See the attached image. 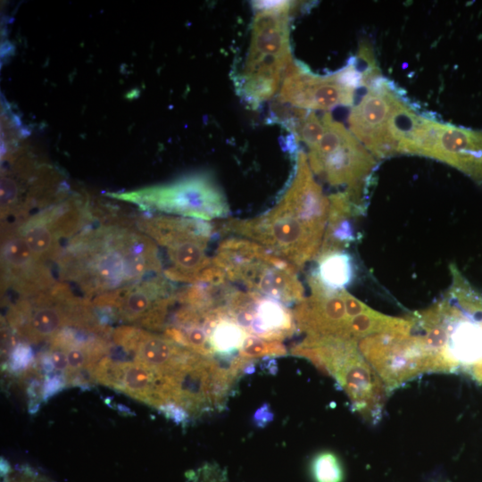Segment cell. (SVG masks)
Here are the masks:
<instances>
[{
	"label": "cell",
	"mask_w": 482,
	"mask_h": 482,
	"mask_svg": "<svg viewBox=\"0 0 482 482\" xmlns=\"http://www.w3.org/2000/svg\"><path fill=\"white\" fill-rule=\"evenodd\" d=\"M358 348L387 392L422 373L433 372L431 355L419 336L411 329L364 337L358 341Z\"/></svg>",
	"instance_id": "obj_13"
},
{
	"label": "cell",
	"mask_w": 482,
	"mask_h": 482,
	"mask_svg": "<svg viewBox=\"0 0 482 482\" xmlns=\"http://www.w3.org/2000/svg\"><path fill=\"white\" fill-rule=\"evenodd\" d=\"M310 295L297 303L293 314L297 329L306 337H331L351 340L343 290L327 288L312 273L308 277Z\"/></svg>",
	"instance_id": "obj_14"
},
{
	"label": "cell",
	"mask_w": 482,
	"mask_h": 482,
	"mask_svg": "<svg viewBox=\"0 0 482 482\" xmlns=\"http://www.w3.org/2000/svg\"><path fill=\"white\" fill-rule=\"evenodd\" d=\"M253 314V320L247 330L250 336L282 342L297 330L293 311L283 303L257 293Z\"/></svg>",
	"instance_id": "obj_20"
},
{
	"label": "cell",
	"mask_w": 482,
	"mask_h": 482,
	"mask_svg": "<svg viewBox=\"0 0 482 482\" xmlns=\"http://www.w3.org/2000/svg\"><path fill=\"white\" fill-rule=\"evenodd\" d=\"M204 468H210V467H204ZM202 469H204V468H202ZM200 470H201V469H200ZM191 476H192V475H190V477H191ZM190 477H189V478H190Z\"/></svg>",
	"instance_id": "obj_28"
},
{
	"label": "cell",
	"mask_w": 482,
	"mask_h": 482,
	"mask_svg": "<svg viewBox=\"0 0 482 482\" xmlns=\"http://www.w3.org/2000/svg\"><path fill=\"white\" fill-rule=\"evenodd\" d=\"M362 86V72L355 56L329 75H316L303 63L294 61L281 83L278 101L307 111H330L352 105Z\"/></svg>",
	"instance_id": "obj_11"
},
{
	"label": "cell",
	"mask_w": 482,
	"mask_h": 482,
	"mask_svg": "<svg viewBox=\"0 0 482 482\" xmlns=\"http://www.w3.org/2000/svg\"><path fill=\"white\" fill-rule=\"evenodd\" d=\"M83 213L75 206L62 204L27 218L15 230L27 243L35 257L47 265L57 262L62 242L79 232Z\"/></svg>",
	"instance_id": "obj_15"
},
{
	"label": "cell",
	"mask_w": 482,
	"mask_h": 482,
	"mask_svg": "<svg viewBox=\"0 0 482 482\" xmlns=\"http://www.w3.org/2000/svg\"><path fill=\"white\" fill-rule=\"evenodd\" d=\"M362 87L349 113V130L376 159L403 154L424 111L381 73L363 75Z\"/></svg>",
	"instance_id": "obj_4"
},
{
	"label": "cell",
	"mask_w": 482,
	"mask_h": 482,
	"mask_svg": "<svg viewBox=\"0 0 482 482\" xmlns=\"http://www.w3.org/2000/svg\"><path fill=\"white\" fill-rule=\"evenodd\" d=\"M403 154L445 162L482 185V130L445 123L434 113L424 112Z\"/></svg>",
	"instance_id": "obj_10"
},
{
	"label": "cell",
	"mask_w": 482,
	"mask_h": 482,
	"mask_svg": "<svg viewBox=\"0 0 482 482\" xmlns=\"http://www.w3.org/2000/svg\"><path fill=\"white\" fill-rule=\"evenodd\" d=\"M471 375L482 384V360L469 367Z\"/></svg>",
	"instance_id": "obj_27"
},
{
	"label": "cell",
	"mask_w": 482,
	"mask_h": 482,
	"mask_svg": "<svg viewBox=\"0 0 482 482\" xmlns=\"http://www.w3.org/2000/svg\"><path fill=\"white\" fill-rule=\"evenodd\" d=\"M57 262L61 279L74 283L88 300L163 273L156 243L116 223L77 233Z\"/></svg>",
	"instance_id": "obj_2"
},
{
	"label": "cell",
	"mask_w": 482,
	"mask_h": 482,
	"mask_svg": "<svg viewBox=\"0 0 482 482\" xmlns=\"http://www.w3.org/2000/svg\"><path fill=\"white\" fill-rule=\"evenodd\" d=\"M164 275L157 274L92 299L96 312L127 325L147 330H163L170 308L177 302L176 291Z\"/></svg>",
	"instance_id": "obj_12"
},
{
	"label": "cell",
	"mask_w": 482,
	"mask_h": 482,
	"mask_svg": "<svg viewBox=\"0 0 482 482\" xmlns=\"http://www.w3.org/2000/svg\"><path fill=\"white\" fill-rule=\"evenodd\" d=\"M324 130L320 141L308 149V162L312 172L334 187L366 202L378 159L330 113L322 118Z\"/></svg>",
	"instance_id": "obj_7"
},
{
	"label": "cell",
	"mask_w": 482,
	"mask_h": 482,
	"mask_svg": "<svg viewBox=\"0 0 482 482\" xmlns=\"http://www.w3.org/2000/svg\"><path fill=\"white\" fill-rule=\"evenodd\" d=\"M238 354L249 361L262 357H278L287 354L281 341H271L248 335Z\"/></svg>",
	"instance_id": "obj_24"
},
{
	"label": "cell",
	"mask_w": 482,
	"mask_h": 482,
	"mask_svg": "<svg viewBox=\"0 0 482 482\" xmlns=\"http://www.w3.org/2000/svg\"><path fill=\"white\" fill-rule=\"evenodd\" d=\"M317 268L312 273L331 290H343L352 282L354 266L352 257L343 251H333L318 256Z\"/></svg>",
	"instance_id": "obj_22"
},
{
	"label": "cell",
	"mask_w": 482,
	"mask_h": 482,
	"mask_svg": "<svg viewBox=\"0 0 482 482\" xmlns=\"http://www.w3.org/2000/svg\"><path fill=\"white\" fill-rule=\"evenodd\" d=\"M2 286L18 297L30 296L52 287L55 281L47 265L37 260L25 240L8 230L2 238Z\"/></svg>",
	"instance_id": "obj_17"
},
{
	"label": "cell",
	"mask_w": 482,
	"mask_h": 482,
	"mask_svg": "<svg viewBox=\"0 0 482 482\" xmlns=\"http://www.w3.org/2000/svg\"><path fill=\"white\" fill-rule=\"evenodd\" d=\"M291 182L278 204L251 219L214 221L216 234L258 243L297 270L317 259L327 228L329 197L315 180L307 154L295 153Z\"/></svg>",
	"instance_id": "obj_1"
},
{
	"label": "cell",
	"mask_w": 482,
	"mask_h": 482,
	"mask_svg": "<svg viewBox=\"0 0 482 482\" xmlns=\"http://www.w3.org/2000/svg\"><path fill=\"white\" fill-rule=\"evenodd\" d=\"M111 340L131 360L152 369L160 376L172 373L197 354L163 335L131 325L114 328Z\"/></svg>",
	"instance_id": "obj_16"
},
{
	"label": "cell",
	"mask_w": 482,
	"mask_h": 482,
	"mask_svg": "<svg viewBox=\"0 0 482 482\" xmlns=\"http://www.w3.org/2000/svg\"><path fill=\"white\" fill-rule=\"evenodd\" d=\"M274 413L268 403H263L258 408L253 416V421L258 428L266 427L270 421L273 420Z\"/></svg>",
	"instance_id": "obj_26"
},
{
	"label": "cell",
	"mask_w": 482,
	"mask_h": 482,
	"mask_svg": "<svg viewBox=\"0 0 482 482\" xmlns=\"http://www.w3.org/2000/svg\"><path fill=\"white\" fill-rule=\"evenodd\" d=\"M281 258L252 240L233 237L221 241L212 262L229 282L255 292L269 270Z\"/></svg>",
	"instance_id": "obj_18"
},
{
	"label": "cell",
	"mask_w": 482,
	"mask_h": 482,
	"mask_svg": "<svg viewBox=\"0 0 482 482\" xmlns=\"http://www.w3.org/2000/svg\"><path fill=\"white\" fill-rule=\"evenodd\" d=\"M7 321L18 337L32 344L49 342L69 327L92 331L103 327L91 301L77 296L64 282L18 297L10 306Z\"/></svg>",
	"instance_id": "obj_5"
},
{
	"label": "cell",
	"mask_w": 482,
	"mask_h": 482,
	"mask_svg": "<svg viewBox=\"0 0 482 482\" xmlns=\"http://www.w3.org/2000/svg\"><path fill=\"white\" fill-rule=\"evenodd\" d=\"M212 482H213V481H212ZM214 482H217V481H214Z\"/></svg>",
	"instance_id": "obj_29"
},
{
	"label": "cell",
	"mask_w": 482,
	"mask_h": 482,
	"mask_svg": "<svg viewBox=\"0 0 482 482\" xmlns=\"http://www.w3.org/2000/svg\"><path fill=\"white\" fill-rule=\"evenodd\" d=\"M213 358L229 365L238 354L248 334L229 317H222L205 326Z\"/></svg>",
	"instance_id": "obj_21"
},
{
	"label": "cell",
	"mask_w": 482,
	"mask_h": 482,
	"mask_svg": "<svg viewBox=\"0 0 482 482\" xmlns=\"http://www.w3.org/2000/svg\"><path fill=\"white\" fill-rule=\"evenodd\" d=\"M93 380L151 406L155 405L160 376L133 360L104 356L93 371Z\"/></svg>",
	"instance_id": "obj_19"
},
{
	"label": "cell",
	"mask_w": 482,
	"mask_h": 482,
	"mask_svg": "<svg viewBox=\"0 0 482 482\" xmlns=\"http://www.w3.org/2000/svg\"><path fill=\"white\" fill-rule=\"evenodd\" d=\"M249 48L235 79L239 96L252 107L275 95L295 61L290 44V1H255Z\"/></svg>",
	"instance_id": "obj_3"
},
{
	"label": "cell",
	"mask_w": 482,
	"mask_h": 482,
	"mask_svg": "<svg viewBox=\"0 0 482 482\" xmlns=\"http://www.w3.org/2000/svg\"><path fill=\"white\" fill-rule=\"evenodd\" d=\"M311 472L314 482H342L344 478L338 457L329 451L320 452L312 458Z\"/></svg>",
	"instance_id": "obj_23"
},
{
	"label": "cell",
	"mask_w": 482,
	"mask_h": 482,
	"mask_svg": "<svg viewBox=\"0 0 482 482\" xmlns=\"http://www.w3.org/2000/svg\"><path fill=\"white\" fill-rule=\"evenodd\" d=\"M307 357L319 370L336 378L353 410L372 424L383 412L386 389L358 348V342L338 337L307 341Z\"/></svg>",
	"instance_id": "obj_6"
},
{
	"label": "cell",
	"mask_w": 482,
	"mask_h": 482,
	"mask_svg": "<svg viewBox=\"0 0 482 482\" xmlns=\"http://www.w3.org/2000/svg\"><path fill=\"white\" fill-rule=\"evenodd\" d=\"M3 482H50L32 470H20L16 471H4Z\"/></svg>",
	"instance_id": "obj_25"
},
{
	"label": "cell",
	"mask_w": 482,
	"mask_h": 482,
	"mask_svg": "<svg viewBox=\"0 0 482 482\" xmlns=\"http://www.w3.org/2000/svg\"><path fill=\"white\" fill-rule=\"evenodd\" d=\"M139 230L166 250L169 265L163 275L170 281L195 284L204 281L213 265L207 254L215 233L213 223L170 215L140 220Z\"/></svg>",
	"instance_id": "obj_8"
},
{
	"label": "cell",
	"mask_w": 482,
	"mask_h": 482,
	"mask_svg": "<svg viewBox=\"0 0 482 482\" xmlns=\"http://www.w3.org/2000/svg\"><path fill=\"white\" fill-rule=\"evenodd\" d=\"M112 195L145 211L205 221L225 219L230 211L224 192L214 179L205 173Z\"/></svg>",
	"instance_id": "obj_9"
}]
</instances>
